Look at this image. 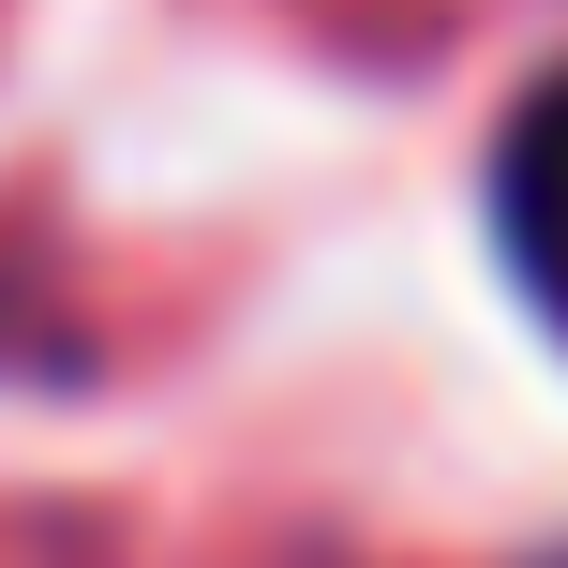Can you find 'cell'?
<instances>
[{
  "label": "cell",
  "mask_w": 568,
  "mask_h": 568,
  "mask_svg": "<svg viewBox=\"0 0 568 568\" xmlns=\"http://www.w3.org/2000/svg\"><path fill=\"white\" fill-rule=\"evenodd\" d=\"M554 568H568V554H554Z\"/></svg>",
  "instance_id": "obj_2"
},
{
  "label": "cell",
  "mask_w": 568,
  "mask_h": 568,
  "mask_svg": "<svg viewBox=\"0 0 568 568\" xmlns=\"http://www.w3.org/2000/svg\"><path fill=\"white\" fill-rule=\"evenodd\" d=\"M494 240H509L524 300L568 314V60L509 105V135H494Z\"/></svg>",
  "instance_id": "obj_1"
}]
</instances>
